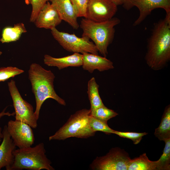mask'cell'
I'll list each match as a JSON object with an SVG mask.
<instances>
[{
	"mask_svg": "<svg viewBox=\"0 0 170 170\" xmlns=\"http://www.w3.org/2000/svg\"><path fill=\"white\" fill-rule=\"evenodd\" d=\"M51 30L54 39L66 51L82 54L89 53L98 54L96 46L88 38L83 36L80 37L74 34L60 31L56 28Z\"/></svg>",
	"mask_w": 170,
	"mask_h": 170,
	"instance_id": "6",
	"label": "cell"
},
{
	"mask_svg": "<svg viewBox=\"0 0 170 170\" xmlns=\"http://www.w3.org/2000/svg\"><path fill=\"white\" fill-rule=\"evenodd\" d=\"M120 23V20L116 17L101 22L83 18L81 21L79 26L82 30V36L91 39L99 52L106 57L108 53V48L114 38V27Z\"/></svg>",
	"mask_w": 170,
	"mask_h": 170,
	"instance_id": "3",
	"label": "cell"
},
{
	"mask_svg": "<svg viewBox=\"0 0 170 170\" xmlns=\"http://www.w3.org/2000/svg\"><path fill=\"white\" fill-rule=\"evenodd\" d=\"M145 60L148 66L154 71L166 66L170 60V17L154 24L147 43Z\"/></svg>",
	"mask_w": 170,
	"mask_h": 170,
	"instance_id": "1",
	"label": "cell"
},
{
	"mask_svg": "<svg viewBox=\"0 0 170 170\" xmlns=\"http://www.w3.org/2000/svg\"><path fill=\"white\" fill-rule=\"evenodd\" d=\"M2 54V52H1V51H0V55H1Z\"/></svg>",
	"mask_w": 170,
	"mask_h": 170,
	"instance_id": "30",
	"label": "cell"
},
{
	"mask_svg": "<svg viewBox=\"0 0 170 170\" xmlns=\"http://www.w3.org/2000/svg\"><path fill=\"white\" fill-rule=\"evenodd\" d=\"M8 86L13 102L15 120L24 122L33 128H36L37 120L32 106L22 98L14 80L8 82Z\"/></svg>",
	"mask_w": 170,
	"mask_h": 170,
	"instance_id": "8",
	"label": "cell"
},
{
	"mask_svg": "<svg viewBox=\"0 0 170 170\" xmlns=\"http://www.w3.org/2000/svg\"><path fill=\"white\" fill-rule=\"evenodd\" d=\"M89 124L94 132L101 131L106 134L113 133L115 131L110 128L107 122L99 120L90 115L89 118Z\"/></svg>",
	"mask_w": 170,
	"mask_h": 170,
	"instance_id": "23",
	"label": "cell"
},
{
	"mask_svg": "<svg viewBox=\"0 0 170 170\" xmlns=\"http://www.w3.org/2000/svg\"><path fill=\"white\" fill-rule=\"evenodd\" d=\"M27 31L24 24L22 22L16 24L13 26H6L2 30L0 42L3 43L16 41Z\"/></svg>",
	"mask_w": 170,
	"mask_h": 170,
	"instance_id": "17",
	"label": "cell"
},
{
	"mask_svg": "<svg viewBox=\"0 0 170 170\" xmlns=\"http://www.w3.org/2000/svg\"><path fill=\"white\" fill-rule=\"evenodd\" d=\"M99 85L94 77L91 78L88 83L87 93L90 104L91 113L97 108L104 106L99 92Z\"/></svg>",
	"mask_w": 170,
	"mask_h": 170,
	"instance_id": "20",
	"label": "cell"
},
{
	"mask_svg": "<svg viewBox=\"0 0 170 170\" xmlns=\"http://www.w3.org/2000/svg\"><path fill=\"white\" fill-rule=\"evenodd\" d=\"M44 64L48 66L56 67L60 70L68 67H79L82 63V54L74 53L71 55L55 58L48 55H44Z\"/></svg>",
	"mask_w": 170,
	"mask_h": 170,
	"instance_id": "16",
	"label": "cell"
},
{
	"mask_svg": "<svg viewBox=\"0 0 170 170\" xmlns=\"http://www.w3.org/2000/svg\"><path fill=\"white\" fill-rule=\"evenodd\" d=\"M163 153L157 161V170L170 169V138L165 139Z\"/></svg>",
	"mask_w": 170,
	"mask_h": 170,
	"instance_id": "21",
	"label": "cell"
},
{
	"mask_svg": "<svg viewBox=\"0 0 170 170\" xmlns=\"http://www.w3.org/2000/svg\"><path fill=\"white\" fill-rule=\"evenodd\" d=\"M77 17H86L88 0H71Z\"/></svg>",
	"mask_w": 170,
	"mask_h": 170,
	"instance_id": "26",
	"label": "cell"
},
{
	"mask_svg": "<svg viewBox=\"0 0 170 170\" xmlns=\"http://www.w3.org/2000/svg\"><path fill=\"white\" fill-rule=\"evenodd\" d=\"M117 6L110 0H88L86 18L96 22L111 19L116 14Z\"/></svg>",
	"mask_w": 170,
	"mask_h": 170,
	"instance_id": "11",
	"label": "cell"
},
{
	"mask_svg": "<svg viewBox=\"0 0 170 170\" xmlns=\"http://www.w3.org/2000/svg\"><path fill=\"white\" fill-rule=\"evenodd\" d=\"M8 131L16 147L23 148L31 146L35 137L32 128L27 124L17 120H9L8 122Z\"/></svg>",
	"mask_w": 170,
	"mask_h": 170,
	"instance_id": "10",
	"label": "cell"
},
{
	"mask_svg": "<svg viewBox=\"0 0 170 170\" xmlns=\"http://www.w3.org/2000/svg\"><path fill=\"white\" fill-rule=\"evenodd\" d=\"M118 115L116 112L104 106L96 109L91 113V116L102 121L107 122L110 119Z\"/></svg>",
	"mask_w": 170,
	"mask_h": 170,
	"instance_id": "22",
	"label": "cell"
},
{
	"mask_svg": "<svg viewBox=\"0 0 170 170\" xmlns=\"http://www.w3.org/2000/svg\"><path fill=\"white\" fill-rule=\"evenodd\" d=\"M131 159L123 150L113 148L105 156L97 157L90 167L94 170H128Z\"/></svg>",
	"mask_w": 170,
	"mask_h": 170,
	"instance_id": "7",
	"label": "cell"
},
{
	"mask_svg": "<svg viewBox=\"0 0 170 170\" xmlns=\"http://www.w3.org/2000/svg\"><path fill=\"white\" fill-rule=\"evenodd\" d=\"M90 115V109L76 111L53 135L49 137V140H64L70 137L86 139L94 136L96 132L89 124Z\"/></svg>",
	"mask_w": 170,
	"mask_h": 170,
	"instance_id": "5",
	"label": "cell"
},
{
	"mask_svg": "<svg viewBox=\"0 0 170 170\" xmlns=\"http://www.w3.org/2000/svg\"><path fill=\"white\" fill-rule=\"evenodd\" d=\"M50 0H25L26 4L31 5L32 10L30 18V21L34 23L37 16L46 3Z\"/></svg>",
	"mask_w": 170,
	"mask_h": 170,
	"instance_id": "24",
	"label": "cell"
},
{
	"mask_svg": "<svg viewBox=\"0 0 170 170\" xmlns=\"http://www.w3.org/2000/svg\"><path fill=\"white\" fill-rule=\"evenodd\" d=\"M157 161H150L145 153L131 159L128 170H157Z\"/></svg>",
	"mask_w": 170,
	"mask_h": 170,
	"instance_id": "19",
	"label": "cell"
},
{
	"mask_svg": "<svg viewBox=\"0 0 170 170\" xmlns=\"http://www.w3.org/2000/svg\"><path fill=\"white\" fill-rule=\"evenodd\" d=\"M62 20L56 8L48 2L40 10L34 23L37 28L51 30L56 28Z\"/></svg>",
	"mask_w": 170,
	"mask_h": 170,
	"instance_id": "12",
	"label": "cell"
},
{
	"mask_svg": "<svg viewBox=\"0 0 170 170\" xmlns=\"http://www.w3.org/2000/svg\"><path fill=\"white\" fill-rule=\"evenodd\" d=\"M82 56V68L90 73L95 70L103 71L114 68L113 63L106 57L89 53H83Z\"/></svg>",
	"mask_w": 170,
	"mask_h": 170,
	"instance_id": "14",
	"label": "cell"
},
{
	"mask_svg": "<svg viewBox=\"0 0 170 170\" xmlns=\"http://www.w3.org/2000/svg\"><path fill=\"white\" fill-rule=\"evenodd\" d=\"M122 5L127 10L134 7L139 9V16L133 23V26L139 25L155 9H164L166 15L170 17V0H126Z\"/></svg>",
	"mask_w": 170,
	"mask_h": 170,
	"instance_id": "9",
	"label": "cell"
},
{
	"mask_svg": "<svg viewBox=\"0 0 170 170\" xmlns=\"http://www.w3.org/2000/svg\"><path fill=\"white\" fill-rule=\"evenodd\" d=\"M113 134H116L121 137L130 139L132 140L134 144H136L140 142L143 137L147 133L145 132H125L115 130Z\"/></svg>",
	"mask_w": 170,
	"mask_h": 170,
	"instance_id": "27",
	"label": "cell"
},
{
	"mask_svg": "<svg viewBox=\"0 0 170 170\" xmlns=\"http://www.w3.org/2000/svg\"></svg>",
	"mask_w": 170,
	"mask_h": 170,
	"instance_id": "32",
	"label": "cell"
},
{
	"mask_svg": "<svg viewBox=\"0 0 170 170\" xmlns=\"http://www.w3.org/2000/svg\"><path fill=\"white\" fill-rule=\"evenodd\" d=\"M117 6L119 5H123L126 0H110Z\"/></svg>",
	"mask_w": 170,
	"mask_h": 170,
	"instance_id": "29",
	"label": "cell"
},
{
	"mask_svg": "<svg viewBox=\"0 0 170 170\" xmlns=\"http://www.w3.org/2000/svg\"><path fill=\"white\" fill-rule=\"evenodd\" d=\"M56 8L61 19L68 23L74 29L79 27L71 0H50Z\"/></svg>",
	"mask_w": 170,
	"mask_h": 170,
	"instance_id": "15",
	"label": "cell"
},
{
	"mask_svg": "<svg viewBox=\"0 0 170 170\" xmlns=\"http://www.w3.org/2000/svg\"><path fill=\"white\" fill-rule=\"evenodd\" d=\"M3 140L0 145V170L5 167L6 170H10L14 160L13 154L16 146L5 125L2 131Z\"/></svg>",
	"mask_w": 170,
	"mask_h": 170,
	"instance_id": "13",
	"label": "cell"
},
{
	"mask_svg": "<svg viewBox=\"0 0 170 170\" xmlns=\"http://www.w3.org/2000/svg\"><path fill=\"white\" fill-rule=\"evenodd\" d=\"M46 153L43 143L33 147L15 149L13 152L14 160L10 170H54Z\"/></svg>",
	"mask_w": 170,
	"mask_h": 170,
	"instance_id": "4",
	"label": "cell"
},
{
	"mask_svg": "<svg viewBox=\"0 0 170 170\" xmlns=\"http://www.w3.org/2000/svg\"><path fill=\"white\" fill-rule=\"evenodd\" d=\"M1 139H2V138H1L0 137V142H1Z\"/></svg>",
	"mask_w": 170,
	"mask_h": 170,
	"instance_id": "31",
	"label": "cell"
},
{
	"mask_svg": "<svg viewBox=\"0 0 170 170\" xmlns=\"http://www.w3.org/2000/svg\"><path fill=\"white\" fill-rule=\"evenodd\" d=\"M154 135L160 140L170 138V105L165 108L160 124L155 130Z\"/></svg>",
	"mask_w": 170,
	"mask_h": 170,
	"instance_id": "18",
	"label": "cell"
},
{
	"mask_svg": "<svg viewBox=\"0 0 170 170\" xmlns=\"http://www.w3.org/2000/svg\"><path fill=\"white\" fill-rule=\"evenodd\" d=\"M24 71L17 67L8 66L0 68V82L23 73Z\"/></svg>",
	"mask_w": 170,
	"mask_h": 170,
	"instance_id": "25",
	"label": "cell"
},
{
	"mask_svg": "<svg viewBox=\"0 0 170 170\" xmlns=\"http://www.w3.org/2000/svg\"><path fill=\"white\" fill-rule=\"evenodd\" d=\"M8 106L5 107L3 110L0 113V119L3 116H15V112H13L12 113H10L9 111L5 112V111ZM2 129L1 127H0V137L2 139L3 134L2 133Z\"/></svg>",
	"mask_w": 170,
	"mask_h": 170,
	"instance_id": "28",
	"label": "cell"
},
{
	"mask_svg": "<svg viewBox=\"0 0 170 170\" xmlns=\"http://www.w3.org/2000/svg\"><path fill=\"white\" fill-rule=\"evenodd\" d=\"M28 73L35 97L36 107L34 114L37 120L42 105L47 99H53L61 105H66L65 100L55 91L54 81L55 76L50 70L45 69L39 64L33 63L30 66Z\"/></svg>",
	"mask_w": 170,
	"mask_h": 170,
	"instance_id": "2",
	"label": "cell"
}]
</instances>
